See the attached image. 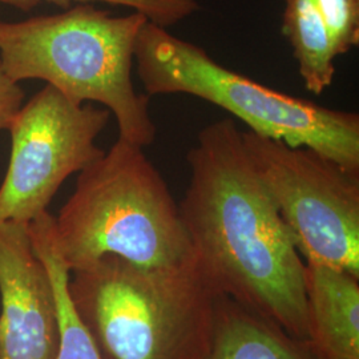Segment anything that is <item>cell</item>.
I'll return each instance as SVG.
<instances>
[{
  "label": "cell",
  "mask_w": 359,
  "mask_h": 359,
  "mask_svg": "<svg viewBox=\"0 0 359 359\" xmlns=\"http://www.w3.org/2000/svg\"><path fill=\"white\" fill-rule=\"evenodd\" d=\"M53 216L41 213L28 224L29 237L36 252L51 277L56 295L60 344L55 359H102L90 334L79 320L68 295L69 270L59 256L53 243Z\"/></svg>",
  "instance_id": "12"
},
{
  "label": "cell",
  "mask_w": 359,
  "mask_h": 359,
  "mask_svg": "<svg viewBox=\"0 0 359 359\" xmlns=\"http://www.w3.org/2000/svg\"><path fill=\"white\" fill-rule=\"evenodd\" d=\"M68 295L102 359H203L218 294L194 261L148 269L107 255L69 273Z\"/></svg>",
  "instance_id": "3"
},
{
  "label": "cell",
  "mask_w": 359,
  "mask_h": 359,
  "mask_svg": "<svg viewBox=\"0 0 359 359\" xmlns=\"http://www.w3.org/2000/svg\"><path fill=\"white\" fill-rule=\"evenodd\" d=\"M180 204L193 261L218 295L309 341L305 264L234 120L201 129Z\"/></svg>",
  "instance_id": "1"
},
{
  "label": "cell",
  "mask_w": 359,
  "mask_h": 359,
  "mask_svg": "<svg viewBox=\"0 0 359 359\" xmlns=\"http://www.w3.org/2000/svg\"><path fill=\"white\" fill-rule=\"evenodd\" d=\"M109 117L107 108L74 103L48 84L23 104L7 129L11 154L0 185V222L29 224L47 212L65 180L104 154L96 139Z\"/></svg>",
  "instance_id": "7"
},
{
  "label": "cell",
  "mask_w": 359,
  "mask_h": 359,
  "mask_svg": "<svg viewBox=\"0 0 359 359\" xmlns=\"http://www.w3.org/2000/svg\"><path fill=\"white\" fill-rule=\"evenodd\" d=\"M147 95L185 93L221 107L249 130L306 147L359 173V115L273 90L217 63L205 50L147 22L136 41Z\"/></svg>",
  "instance_id": "5"
},
{
  "label": "cell",
  "mask_w": 359,
  "mask_h": 359,
  "mask_svg": "<svg viewBox=\"0 0 359 359\" xmlns=\"http://www.w3.org/2000/svg\"><path fill=\"white\" fill-rule=\"evenodd\" d=\"M283 32L305 87L321 95L333 83L335 59L317 0H285Z\"/></svg>",
  "instance_id": "11"
},
{
  "label": "cell",
  "mask_w": 359,
  "mask_h": 359,
  "mask_svg": "<svg viewBox=\"0 0 359 359\" xmlns=\"http://www.w3.org/2000/svg\"><path fill=\"white\" fill-rule=\"evenodd\" d=\"M47 1L62 7H68L71 3H108L132 8L135 13H142L148 22L168 28L189 18L198 10L197 0H0L1 4L11 6L22 11H31L40 3Z\"/></svg>",
  "instance_id": "13"
},
{
  "label": "cell",
  "mask_w": 359,
  "mask_h": 359,
  "mask_svg": "<svg viewBox=\"0 0 359 359\" xmlns=\"http://www.w3.org/2000/svg\"><path fill=\"white\" fill-rule=\"evenodd\" d=\"M23 104L25 92L20 88L19 83H15L6 74L0 63V133L8 129L13 116L16 115Z\"/></svg>",
  "instance_id": "15"
},
{
  "label": "cell",
  "mask_w": 359,
  "mask_h": 359,
  "mask_svg": "<svg viewBox=\"0 0 359 359\" xmlns=\"http://www.w3.org/2000/svg\"><path fill=\"white\" fill-rule=\"evenodd\" d=\"M0 359L56 358V295L26 222H0Z\"/></svg>",
  "instance_id": "8"
},
{
  "label": "cell",
  "mask_w": 359,
  "mask_h": 359,
  "mask_svg": "<svg viewBox=\"0 0 359 359\" xmlns=\"http://www.w3.org/2000/svg\"><path fill=\"white\" fill-rule=\"evenodd\" d=\"M334 52L345 55L359 43V0H318Z\"/></svg>",
  "instance_id": "14"
},
{
  "label": "cell",
  "mask_w": 359,
  "mask_h": 359,
  "mask_svg": "<svg viewBox=\"0 0 359 359\" xmlns=\"http://www.w3.org/2000/svg\"><path fill=\"white\" fill-rule=\"evenodd\" d=\"M243 139L299 255L359 277V173L306 147L250 130Z\"/></svg>",
  "instance_id": "6"
},
{
  "label": "cell",
  "mask_w": 359,
  "mask_h": 359,
  "mask_svg": "<svg viewBox=\"0 0 359 359\" xmlns=\"http://www.w3.org/2000/svg\"><path fill=\"white\" fill-rule=\"evenodd\" d=\"M147 18L112 16L92 3L22 22H0V63L15 83L43 80L76 104L114 114L118 139L142 148L156 139L148 95L132 81L135 48Z\"/></svg>",
  "instance_id": "2"
},
{
  "label": "cell",
  "mask_w": 359,
  "mask_h": 359,
  "mask_svg": "<svg viewBox=\"0 0 359 359\" xmlns=\"http://www.w3.org/2000/svg\"><path fill=\"white\" fill-rule=\"evenodd\" d=\"M52 234L69 273L107 255L148 269L193 262L165 180L144 148L121 139L79 172L75 191L53 217Z\"/></svg>",
  "instance_id": "4"
},
{
  "label": "cell",
  "mask_w": 359,
  "mask_h": 359,
  "mask_svg": "<svg viewBox=\"0 0 359 359\" xmlns=\"http://www.w3.org/2000/svg\"><path fill=\"white\" fill-rule=\"evenodd\" d=\"M203 359H321L309 341H301L244 308L218 295L210 344Z\"/></svg>",
  "instance_id": "10"
},
{
  "label": "cell",
  "mask_w": 359,
  "mask_h": 359,
  "mask_svg": "<svg viewBox=\"0 0 359 359\" xmlns=\"http://www.w3.org/2000/svg\"><path fill=\"white\" fill-rule=\"evenodd\" d=\"M359 277L305 264L309 344L321 359H359Z\"/></svg>",
  "instance_id": "9"
}]
</instances>
